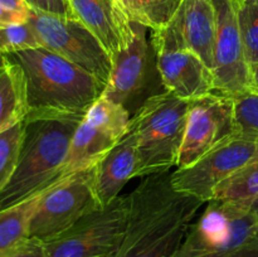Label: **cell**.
Wrapping results in <instances>:
<instances>
[{"label": "cell", "instance_id": "5", "mask_svg": "<svg viewBox=\"0 0 258 257\" xmlns=\"http://www.w3.org/2000/svg\"><path fill=\"white\" fill-rule=\"evenodd\" d=\"M258 237V222L248 207L209 201L173 257H226Z\"/></svg>", "mask_w": 258, "mask_h": 257}, {"label": "cell", "instance_id": "18", "mask_svg": "<svg viewBox=\"0 0 258 257\" xmlns=\"http://www.w3.org/2000/svg\"><path fill=\"white\" fill-rule=\"evenodd\" d=\"M28 115L24 75L20 66L7 57L0 67V134L24 122Z\"/></svg>", "mask_w": 258, "mask_h": 257}, {"label": "cell", "instance_id": "17", "mask_svg": "<svg viewBox=\"0 0 258 257\" xmlns=\"http://www.w3.org/2000/svg\"><path fill=\"white\" fill-rule=\"evenodd\" d=\"M120 140L121 139L110 130L83 116L71 140L60 178L96 166Z\"/></svg>", "mask_w": 258, "mask_h": 257}, {"label": "cell", "instance_id": "23", "mask_svg": "<svg viewBox=\"0 0 258 257\" xmlns=\"http://www.w3.org/2000/svg\"><path fill=\"white\" fill-rule=\"evenodd\" d=\"M24 122L0 134V191L8 185L18 163Z\"/></svg>", "mask_w": 258, "mask_h": 257}, {"label": "cell", "instance_id": "2", "mask_svg": "<svg viewBox=\"0 0 258 257\" xmlns=\"http://www.w3.org/2000/svg\"><path fill=\"white\" fill-rule=\"evenodd\" d=\"M85 115H28L18 163L0 191V211L44 190L60 178L71 140Z\"/></svg>", "mask_w": 258, "mask_h": 257}, {"label": "cell", "instance_id": "24", "mask_svg": "<svg viewBox=\"0 0 258 257\" xmlns=\"http://www.w3.org/2000/svg\"><path fill=\"white\" fill-rule=\"evenodd\" d=\"M42 47L39 38L32 25L28 23L0 27V53L4 55L13 54L25 49Z\"/></svg>", "mask_w": 258, "mask_h": 257}, {"label": "cell", "instance_id": "30", "mask_svg": "<svg viewBox=\"0 0 258 257\" xmlns=\"http://www.w3.org/2000/svg\"><path fill=\"white\" fill-rule=\"evenodd\" d=\"M0 7L24 15H29L30 12V8L24 0H0Z\"/></svg>", "mask_w": 258, "mask_h": 257}, {"label": "cell", "instance_id": "35", "mask_svg": "<svg viewBox=\"0 0 258 257\" xmlns=\"http://www.w3.org/2000/svg\"><path fill=\"white\" fill-rule=\"evenodd\" d=\"M0 67H2V66H0Z\"/></svg>", "mask_w": 258, "mask_h": 257}, {"label": "cell", "instance_id": "8", "mask_svg": "<svg viewBox=\"0 0 258 257\" xmlns=\"http://www.w3.org/2000/svg\"><path fill=\"white\" fill-rule=\"evenodd\" d=\"M28 23L42 47L57 53L106 85L111 73V57L97 38L75 18L58 17L30 9Z\"/></svg>", "mask_w": 258, "mask_h": 257}, {"label": "cell", "instance_id": "26", "mask_svg": "<svg viewBox=\"0 0 258 257\" xmlns=\"http://www.w3.org/2000/svg\"><path fill=\"white\" fill-rule=\"evenodd\" d=\"M4 257H50V254L44 241L28 237Z\"/></svg>", "mask_w": 258, "mask_h": 257}, {"label": "cell", "instance_id": "25", "mask_svg": "<svg viewBox=\"0 0 258 257\" xmlns=\"http://www.w3.org/2000/svg\"><path fill=\"white\" fill-rule=\"evenodd\" d=\"M237 135L258 140V93L248 92L234 100Z\"/></svg>", "mask_w": 258, "mask_h": 257}, {"label": "cell", "instance_id": "10", "mask_svg": "<svg viewBox=\"0 0 258 257\" xmlns=\"http://www.w3.org/2000/svg\"><path fill=\"white\" fill-rule=\"evenodd\" d=\"M216 13L213 53L214 92L229 98L252 92L251 67L247 62L238 25L237 0H212Z\"/></svg>", "mask_w": 258, "mask_h": 257}, {"label": "cell", "instance_id": "14", "mask_svg": "<svg viewBox=\"0 0 258 257\" xmlns=\"http://www.w3.org/2000/svg\"><path fill=\"white\" fill-rule=\"evenodd\" d=\"M156 68L168 92L191 101L216 91L211 68L189 50L155 52Z\"/></svg>", "mask_w": 258, "mask_h": 257}, {"label": "cell", "instance_id": "19", "mask_svg": "<svg viewBox=\"0 0 258 257\" xmlns=\"http://www.w3.org/2000/svg\"><path fill=\"white\" fill-rule=\"evenodd\" d=\"M44 190L0 211V257L29 237L30 219Z\"/></svg>", "mask_w": 258, "mask_h": 257}, {"label": "cell", "instance_id": "22", "mask_svg": "<svg viewBox=\"0 0 258 257\" xmlns=\"http://www.w3.org/2000/svg\"><path fill=\"white\" fill-rule=\"evenodd\" d=\"M238 25L249 67L258 65V0L237 3Z\"/></svg>", "mask_w": 258, "mask_h": 257}, {"label": "cell", "instance_id": "11", "mask_svg": "<svg viewBox=\"0 0 258 257\" xmlns=\"http://www.w3.org/2000/svg\"><path fill=\"white\" fill-rule=\"evenodd\" d=\"M236 134L233 98L213 92L191 100L175 168L183 169L191 165Z\"/></svg>", "mask_w": 258, "mask_h": 257}, {"label": "cell", "instance_id": "34", "mask_svg": "<svg viewBox=\"0 0 258 257\" xmlns=\"http://www.w3.org/2000/svg\"><path fill=\"white\" fill-rule=\"evenodd\" d=\"M241 2H244V0H237V3H241Z\"/></svg>", "mask_w": 258, "mask_h": 257}, {"label": "cell", "instance_id": "21", "mask_svg": "<svg viewBox=\"0 0 258 257\" xmlns=\"http://www.w3.org/2000/svg\"><path fill=\"white\" fill-rule=\"evenodd\" d=\"M258 197V160L234 173L219 184L213 199L222 202H234L248 206ZM212 199V201H213Z\"/></svg>", "mask_w": 258, "mask_h": 257}, {"label": "cell", "instance_id": "7", "mask_svg": "<svg viewBox=\"0 0 258 257\" xmlns=\"http://www.w3.org/2000/svg\"><path fill=\"white\" fill-rule=\"evenodd\" d=\"M127 196L118 197L45 241L50 257H110L125 233Z\"/></svg>", "mask_w": 258, "mask_h": 257}, {"label": "cell", "instance_id": "29", "mask_svg": "<svg viewBox=\"0 0 258 257\" xmlns=\"http://www.w3.org/2000/svg\"><path fill=\"white\" fill-rule=\"evenodd\" d=\"M226 257H258V237L252 239L251 242L246 243L244 246L239 247L238 249L233 251L232 253L227 254Z\"/></svg>", "mask_w": 258, "mask_h": 257}, {"label": "cell", "instance_id": "31", "mask_svg": "<svg viewBox=\"0 0 258 257\" xmlns=\"http://www.w3.org/2000/svg\"><path fill=\"white\" fill-rule=\"evenodd\" d=\"M252 75V92L258 93V65L251 68Z\"/></svg>", "mask_w": 258, "mask_h": 257}, {"label": "cell", "instance_id": "4", "mask_svg": "<svg viewBox=\"0 0 258 257\" xmlns=\"http://www.w3.org/2000/svg\"><path fill=\"white\" fill-rule=\"evenodd\" d=\"M190 101L164 92L146 98L131 117L138 139L136 178L176 166L185 134Z\"/></svg>", "mask_w": 258, "mask_h": 257}, {"label": "cell", "instance_id": "15", "mask_svg": "<svg viewBox=\"0 0 258 257\" xmlns=\"http://www.w3.org/2000/svg\"><path fill=\"white\" fill-rule=\"evenodd\" d=\"M73 17L82 23L111 55L131 30L133 20L117 0H68Z\"/></svg>", "mask_w": 258, "mask_h": 257}, {"label": "cell", "instance_id": "12", "mask_svg": "<svg viewBox=\"0 0 258 257\" xmlns=\"http://www.w3.org/2000/svg\"><path fill=\"white\" fill-rule=\"evenodd\" d=\"M216 13L212 0H181L170 22L153 30L155 52L189 50L198 55L213 72Z\"/></svg>", "mask_w": 258, "mask_h": 257}, {"label": "cell", "instance_id": "33", "mask_svg": "<svg viewBox=\"0 0 258 257\" xmlns=\"http://www.w3.org/2000/svg\"><path fill=\"white\" fill-rule=\"evenodd\" d=\"M5 62H7V55H4V54H2V53H0V66L4 65Z\"/></svg>", "mask_w": 258, "mask_h": 257}, {"label": "cell", "instance_id": "3", "mask_svg": "<svg viewBox=\"0 0 258 257\" xmlns=\"http://www.w3.org/2000/svg\"><path fill=\"white\" fill-rule=\"evenodd\" d=\"M7 57L23 71L29 115H86L105 91L106 85L98 78L44 47Z\"/></svg>", "mask_w": 258, "mask_h": 257}, {"label": "cell", "instance_id": "6", "mask_svg": "<svg viewBox=\"0 0 258 257\" xmlns=\"http://www.w3.org/2000/svg\"><path fill=\"white\" fill-rule=\"evenodd\" d=\"M95 166L57 179L42 193L30 219L29 237L48 241L100 208Z\"/></svg>", "mask_w": 258, "mask_h": 257}, {"label": "cell", "instance_id": "20", "mask_svg": "<svg viewBox=\"0 0 258 257\" xmlns=\"http://www.w3.org/2000/svg\"><path fill=\"white\" fill-rule=\"evenodd\" d=\"M133 22L140 23L151 30L168 24L181 0H117Z\"/></svg>", "mask_w": 258, "mask_h": 257}, {"label": "cell", "instance_id": "9", "mask_svg": "<svg viewBox=\"0 0 258 257\" xmlns=\"http://www.w3.org/2000/svg\"><path fill=\"white\" fill-rule=\"evenodd\" d=\"M258 160V140L241 135L231 136L202 156L198 161L171 173L173 186L199 201H212L217 186Z\"/></svg>", "mask_w": 258, "mask_h": 257}, {"label": "cell", "instance_id": "27", "mask_svg": "<svg viewBox=\"0 0 258 257\" xmlns=\"http://www.w3.org/2000/svg\"><path fill=\"white\" fill-rule=\"evenodd\" d=\"M30 9L58 17L75 18L68 0H24Z\"/></svg>", "mask_w": 258, "mask_h": 257}, {"label": "cell", "instance_id": "32", "mask_svg": "<svg viewBox=\"0 0 258 257\" xmlns=\"http://www.w3.org/2000/svg\"><path fill=\"white\" fill-rule=\"evenodd\" d=\"M247 207H248V209L251 211V213L253 214L254 218H256L258 222V197L256 199H253V201H252Z\"/></svg>", "mask_w": 258, "mask_h": 257}, {"label": "cell", "instance_id": "13", "mask_svg": "<svg viewBox=\"0 0 258 257\" xmlns=\"http://www.w3.org/2000/svg\"><path fill=\"white\" fill-rule=\"evenodd\" d=\"M148 27L133 22L125 42L111 55L110 77L102 95L130 112L145 92L150 71Z\"/></svg>", "mask_w": 258, "mask_h": 257}, {"label": "cell", "instance_id": "16", "mask_svg": "<svg viewBox=\"0 0 258 257\" xmlns=\"http://www.w3.org/2000/svg\"><path fill=\"white\" fill-rule=\"evenodd\" d=\"M138 171V139L130 128L127 134L95 166V191L100 206H107L120 197V191Z\"/></svg>", "mask_w": 258, "mask_h": 257}, {"label": "cell", "instance_id": "28", "mask_svg": "<svg viewBox=\"0 0 258 257\" xmlns=\"http://www.w3.org/2000/svg\"><path fill=\"white\" fill-rule=\"evenodd\" d=\"M28 17L29 15L20 14V13L12 12V10H8L5 8L0 7V27L25 23L28 20Z\"/></svg>", "mask_w": 258, "mask_h": 257}, {"label": "cell", "instance_id": "1", "mask_svg": "<svg viewBox=\"0 0 258 257\" xmlns=\"http://www.w3.org/2000/svg\"><path fill=\"white\" fill-rule=\"evenodd\" d=\"M173 171L143 176L127 194L125 233L110 257H173L206 203L176 190Z\"/></svg>", "mask_w": 258, "mask_h": 257}]
</instances>
